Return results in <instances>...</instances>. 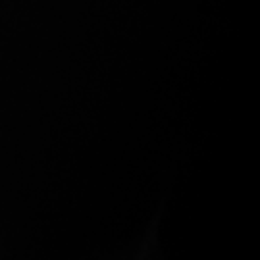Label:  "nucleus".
<instances>
[]
</instances>
